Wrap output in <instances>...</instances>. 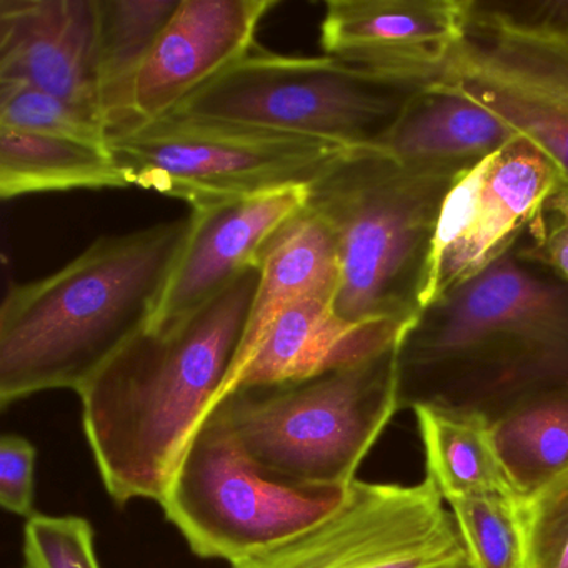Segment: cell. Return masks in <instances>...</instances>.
I'll return each mask as SVG.
<instances>
[{"label": "cell", "mask_w": 568, "mask_h": 568, "mask_svg": "<svg viewBox=\"0 0 568 568\" xmlns=\"http://www.w3.org/2000/svg\"><path fill=\"white\" fill-rule=\"evenodd\" d=\"M231 568H474L428 478L417 485L355 478L342 504L301 534Z\"/></svg>", "instance_id": "9"}, {"label": "cell", "mask_w": 568, "mask_h": 568, "mask_svg": "<svg viewBox=\"0 0 568 568\" xmlns=\"http://www.w3.org/2000/svg\"><path fill=\"white\" fill-rule=\"evenodd\" d=\"M490 428L511 487L531 494L568 468V387L524 398Z\"/></svg>", "instance_id": "22"}, {"label": "cell", "mask_w": 568, "mask_h": 568, "mask_svg": "<svg viewBox=\"0 0 568 568\" xmlns=\"http://www.w3.org/2000/svg\"><path fill=\"white\" fill-rule=\"evenodd\" d=\"M515 248L568 284V187L558 189L544 202Z\"/></svg>", "instance_id": "28"}, {"label": "cell", "mask_w": 568, "mask_h": 568, "mask_svg": "<svg viewBox=\"0 0 568 568\" xmlns=\"http://www.w3.org/2000/svg\"><path fill=\"white\" fill-rule=\"evenodd\" d=\"M378 328H361L338 317L334 298L307 297L274 322L232 390L312 377L374 357L398 342Z\"/></svg>", "instance_id": "16"}, {"label": "cell", "mask_w": 568, "mask_h": 568, "mask_svg": "<svg viewBox=\"0 0 568 568\" xmlns=\"http://www.w3.org/2000/svg\"><path fill=\"white\" fill-rule=\"evenodd\" d=\"M474 165L398 161L347 149L307 187L308 211L337 245L335 312L354 327L402 337L424 308L445 199Z\"/></svg>", "instance_id": "4"}, {"label": "cell", "mask_w": 568, "mask_h": 568, "mask_svg": "<svg viewBox=\"0 0 568 568\" xmlns=\"http://www.w3.org/2000/svg\"><path fill=\"white\" fill-rule=\"evenodd\" d=\"M24 568H101L89 520L34 514L24 527Z\"/></svg>", "instance_id": "26"}, {"label": "cell", "mask_w": 568, "mask_h": 568, "mask_svg": "<svg viewBox=\"0 0 568 568\" xmlns=\"http://www.w3.org/2000/svg\"><path fill=\"white\" fill-rule=\"evenodd\" d=\"M0 128L109 148L101 115L21 82H0Z\"/></svg>", "instance_id": "23"}, {"label": "cell", "mask_w": 568, "mask_h": 568, "mask_svg": "<svg viewBox=\"0 0 568 568\" xmlns=\"http://www.w3.org/2000/svg\"><path fill=\"white\" fill-rule=\"evenodd\" d=\"M179 4L181 0H98L99 99L111 138L139 124V75Z\"/></svg>", "instance_id": "19"}, {"label": "cell", "mask_w": 568, "mask_h": 568, "mask_svg": "<svg viewBox=\"0 0 568 568\" xmlns=\"http://www.w3.org/2000/svg\"><path fill=\"white\" fill-rule=\"evenodd\" d=\"M38 450L28 438L16 434L0 440V504L19 517H32L36 495Z\"/></svg>", "instance_id": "29"}, {"label": "cell", "mask_w": 568, "mask_h": 568, "mask_svg": "<svg viewBox=\"0 0 568 568\" xmlns=\"http://www.w3.org/2000/svg\"><path fill=\"white\" fill-rule=\"evenodd\" d=\"M261 265L194 314L145 328L78 390L99 474L115 504H161L195 432L229 394Z\"/></svg>", "instance_id": "1"}, {"label": "cell", "mask_w": 568, "mask_h": 568, "mask_svg": "<svg viewBox=\"0 0 568 568\" xmlns=\"http://www.w3.org/2000/svg\"><path fill=\"white\" fill-rule=\"evenodd\" d=\"M428 84L434 82L375 74L328 55L288 58L254 48L172 112L347 149L378 148Z\"/></svg>", "instance_id": "6"}, {"label": "cell", "mask_w": 568, "mask_h": 568, "mask_svg": "<svg viewBox=\"0 0 568 568\" xmlns=\"http://www.w3.org/2000/svg\"><path fill=\"white\" fill-rule=\"evenodd\" d=\"M129 185L181 199L192 211L305 187L344 145L222 119L171 112L112 135Z\"/></svg>", "instance_id": "7"}, {"label": "cell", "mask_w": 568, "mask_h": 568, "mask_svg": "<svg viewBox=\"0 0 568 568\" xmlns=\"http://www.w3.org/2000/svg\"><path fill=\"white\" fill-rule=\"evenodd\" d=\"M525 568H568V468L517 497Z\"/></svg>", "instance_id": "25"}, {"label": "cell", "mask_w": 568, "mask_h": 568, "mask_svg": "<svg viewBox=\"0 0 568 568\" xmlns=\"http://www.w3.org/2000/svg\"><path fill=\"white\" fill-rule=\"evenodd\" d=\"M129 187L111 149L0 128V197Z\"/></svg>", "instance_id": "20"}, {"label": "cell", "mask_w": 568, "mask_h": 568, "mask_svg": "<svg viewBox=\"0 0 568 568\" xmlns=\"http://www.w3.org/2000/svg\"><path fill=\"white\" fill-rule=\"evenodd\" d=\"M561 187L565 184L555 165L525 139H515L498 151L467 232L432 274L424 308L508 251L544 202Z\"/></svg>", "instance_id": "15"}, {"label": "cell", "mask_w": 568, "mask_h": 568, "mask_svg": "<svg viewBox=\"0 0 568 568\" xmlns=\"http://www.w3.org/2000/svg\"><path fill=\"white\" fill-rule=\"evenodd\" d=\"M191 217L101 237L68 265L9 288L0 307V405L78 392L149 327Z\"/></svg>", "instance_id": "3"}, {"label": "cell", "mask_w": 568, "mask_h": 568, "mask_svg": "<svg viewBox=\"0 0 568 568\" xmlns=\"http://www.w3.org/2000/svg\"><path fill=\"white\" fill-rule=\"evenodd\" d=\"M515 244L405 328L395 347L400 410L434 405L491 422L568 387V284Z\"/></svg>", "instance_id": "2"}, {"label": "cell", "mask_w": 568, "mask_h": 568, "mask_svg": "<svg viewBox=\"0 0 568 568\" xmlns=\"http://www.w3.org/2000/svg\"><path fill=\"white\" fill-rule=\"evenodd\" d=\"M515 139L504 119L438 81L412 99L378 148L404 162L477 165Z\"/></svg>", "instance_id": "18"}, {"label": "cell", "mask_w": 568, "mask_h": 568, "mask_svg": "<svg viewBox=\"0 0 568 568\" xmlns=\"http://www.w3.org/2000/svg\"><path fill=\"white\" fill-rule=\"evenodd\" d=\"M395 347L298 381L242 385L215 407L262 470L291 484L348 487L400 410Z\"/></svg>", "instance_id": "5"}, {"label": "cell", "mask_w": 568, "mask_h": 568, "mask_svg": "<svg viewBox=\"0 0 568 568\" xmlns=\"http://www.w3.org/2000/svg\"><path fill=\"white\" fill-rule=\"evenodd\" d=\"M440 81L504 119L568 187V45L467 24Z\"/></svg>", "instance_id": "10"}, {"label": "cell", "mask_w": 568, "mask_h": 568, "mask_svg": "<svg viewBox=\"0 0 568 568\" xmlns=\"http://www.w3.org/2000/svg\"><path fill=\"white\" fill-rule=\"evenodd\" d=\"M468 0H328V58L375 74L438 82L467 34Z\"/></svg>", "instance_id": "11"}, {"label": "cell", "mask_w": 568, "mask_h": 568, "mask_svg": "<svg viewBox=\"0 0 568 568\" xmlns=\"http://www.w3.org/2000/svg\"><path fill=\"white\" fill-rule=\"evenodd\" d=\"M98 0H0V82H21L102 115Z\"/></svg>", "instance_id": "14"}, {"label": "cell", "mask_w": 568, "mask_h": 568, "mask_svg": "<svg viewBox=\"0 0 568 568\" xmlns=\"http://www.w3.org/2000/svg\"><path fill=\"white\" fill-rule=\"evenodd\" d=\"M468 24L568 45V0H468Z\"/></svg>", "instance_id": "27"}, {"label": "cell", "mask_w": 568, "mask_h": 568, "mask_svg": "<svg viewBox=\"0 0 568 568\" xmlns=\"http://www.w3.org/2000/svg\"><path fill=\"white\" fill-rule=\"evenodd\" d=\"M275 6L277 0H181L139 75V124L171 114L247 55Z\"/></svg>", "instance_id": "13"}, {"label": "cell", "mask_w": 568, "mask_h": 568, "mask_svg": "<svg viewBox=\"0 0 568 568\" xmlns=\"http://www.w3.org/2000/svg\"><path fill=\"white\" fill-rule=\"evenodd\" d=\"M445 501L474 568H525L517 498L460 495Z\"/></svg>", "instance_id": "24"}, {"label": "cell", "mask_w": 568, "mask_h": 568, "mask_svg": "<svg viewBox=\"0 0 568 568\" xmlns=\"http://www.w3.org/2000/svg\"><path fill=\"white\" fill-rule=\"evenodd\" d=\"M258 265L261 281L232 387L268 328L285 311L307 297H331L335 304L341 285L337 245L324 221L307 207L278 229L265 245Z\"/></svg>", "instance_id": "17"}, {"label": "cell", "mask_w": 568, "mask_h": 568, "mask_svg": "<svg viewBox=\"0 0 568 568\" xmlns=\"http://www.w3.org/2000/svg\"><path fill=\"white\" fill-rule=\"evenodd\" d=\"M347 488L291 484L262 470L215 407L159 505L197 557L232 565L317 524Z\"/></svg>", "instance_id": "8"}, {"label": "cell", "mask_w": 568, "mask_h": 568, "mask_svg": "<svg viewBox=\"0 0 568 568\" xmlns=\"http://www.w3.org/2000/svg\"><path fill=\"white\" fill-rule=\"evenodd\" d=\"M307 187L192 211L187 244L148 328L165 327L194 314L239 275L258 265L278 229L304 211Z\"/></svg>", "instance_id": "12"}, {"label": "cell", "mask_w": 568, "mask_h": 568, "mask_svg": "<svg viewBox=\"0 0 568 568\" xmlns=\"http://www.w3.org/2000/svg\"><path fill=\"white\" fill-rule=\"evenodd\" d=\"M425 452L428 480L444 500L460 495L517 498L495 448L490 422L480 414L434 405L412 408Z\"/></svg>", "instance_id": "21"}]
</instances>
